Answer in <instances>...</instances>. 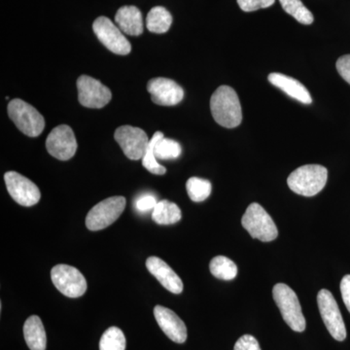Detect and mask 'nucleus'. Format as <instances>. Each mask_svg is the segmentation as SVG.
Returning <instances> with one entry per match:
<instances>
[{"label": "nucleus", "instance_id": "30", "mask_svg": "<svg viewBox=\"0 0 350 350\" xmlns=\"http://www.w3.org/2000/svg\"><path fill=\"white\" fill-rule=\"evenodd\" d=\"M234 350H261V347L253 336L243 335L234 345Z\"/></svg>", "mask_w": 350, "mask_h": 350}, {"label": "nucleus", "instance_id": "12", "mask_svg": "<svg viewBox=\"0 0 350 350\" xmlns=\"http://www.w3.org/2000/svg\"><path fill=\"white\" fill-rule=\"evenodd\" d=\"M7 190L12 199L23 206H32L40 200L41 193L38 186L27 177L16 172L4 174Z\"/></svg>", "mask_w": 350, "mask_h": 350}, {"label": "nucleus", "instance_id": "18", "mask_svg": "<svg viewBox=\"0 0 350 350\" xmlns=\"http://www.w3.org/2000/svg\"><path fill=\"white\" fill-rule=\"evenodd\" d=\"M115 22L124 33L138 36L144 32V20L139 9L135 6H123L117 11Z\"/></svg>", "mask_w": 350, "mask_h": 350}, {"label": "nucleus", "instance_id": "16", "mask_svg": "<svg viewBox=\"0 0 350 350\" xmlns=\"http://www.w3.org/2000/svg\"><path fill=\"white\" fill-rule=\"evenodd\" d=\"M146 268L150 271L151 275L155 276L157 280L172 293L180 294L183 291V282L181 278L160 258L149 257L146 260Z\"/></svg>", "mask_w": 350, "mask_h": 350}, {"label": "nucleus", "instance_id": "2", "mask_svg": "<svg viewBox=\"0 0 350 350\" xmlns=\"http://www.w3.org/2000/svg\"><path fill=\"white\" fill-rule=\"evenodd\" d=\"M328 170L323 165H306L295 170L287 179L289 188L296 194L313 197L325 187Z\"/></svg>", "mask_w": 350, "mask_h": 350}, {"label": "nucleus", "instance_id": "22", "mask_svg": "<svg viewBox=\"0 0 350 350\" xmlns=\"http://www.w3.org/2000/svg\"><path fill=\"white\" fill-rule=\"evenodd\" d=\"M209 269L213 276L221 280H232L238 275L236 262L225 256L214 257L209 264Z\"/></svg>", "mask_w": 350, "mask_h": 350}, {"label": "nucleus", "instance_id": "25", "mask_svg": "<svg viewBox=\"0 0 350 350\" xmlns=\"http://www.w3.org/2000/svg\"><path fill=\"white\" fill-rule=\"evenodd\" d=\"M154 153L157 160H174L181 155L182 147L175 140L163 137L156 142Z\"/></svg>", "mask_w": 350, "mask_h": 350}, {"label": "nucleus", "instance_id": "21", "mask_svg": "<svg viewBox=\"0 0 350 350\" xmlns=\"http://www.w3.org/2000/svg\"><path fill=\"white\" fill-rule=\"evenodd\" d=\"M172 24V16L165 7H154L147 15L146 27L153 33H165L169 31Z\"/></svg>", "mask_w": 350, "mask_h": 350}, {"label": "nucleus", "instance_id": "5", "mask_svg": "<svg viewBox=\"0 0 350 350\" xmlns=\"http://www.w3.org/2000/svg\"><path fill=\"white\" fill-rule=\"evenodd\" d=\"M8 114L16 126L27 137H38L45 128V120L38 110L20 98L9 103Z\"/></svg>", "mask_w": 350, "mask_h": 350}, {"label": "nucleus", "instance_id": "23", "mask_svg": "<svg viewBox=\"0 0 350 350\" xmlns=\"http://www.w3.org/2000/svg\"><path fill=\"white\" fill-rule=\"evenodd\" d=\"M283 10L291 15L299 23L303 25H312L313 23L312 13L308 10L301 0H280Z\"/></svg>", "mask_w": 350, "mask_h": 350}, {"label": "nucleus", "instance_id": "10", "mask_svg": "<svg viewBox=\"0 0 350 350\" xmlns=\"http://www.w3.org/2000/svg\"><path fill=\"white\" fill-rule=\"evenodd\" d=\"M78 100L87 108L105 107L111 100V91L91 76L81 75L77 80Z\"/></svg>", "mask_w": 350, "mask_h": 350}, {"label": "nucleus", "instance_id": "8", "mask_svg": "<svg viewBox=\"0 0 350 350\" xmlns=\"http://www.w3.org/2000/svg\"><path fill=\"white\" fill-rule=\"evenodd\" d=\"M51 278L57 289L68 298H79L86 293V280L75 267L57 265L51 271Z\"/></svg>", "mask_w": 350, "mask_h": 350}, {"label": "nucleus", "instance_id": "6", "mask_svg": "<svg viewBox=\"0 0 350 350\" xmlns=\"http://www.w3.org/2000/svg\"><path fill=\"white\" fill-rule=\"evenodd\" d=\"M126 198L121 196L108 198L94 206L88 213L86 226L90 231H100L113 224L123 213Z\"/></svg>", "mask_w": 350, "mask_h": 350}, {"label": "nucleus", "instance_id": "19", "mask_svg": "<svg viewBox=\"0 0 350 350\" xmlns=\"http://www.w3.org/2000/svg\"><path fill=\"white\" fill-rule=\"evenodd\" d=\"M25 342L31 350H46L47 338L42 321L38 315L29 317L24 325Z\"/></svg>", "mask_w": 350, "mask_h": 350}, {"label": "nucleus", "instance_id": "15", "mask_svg": "<svg viewBox=\"0 0 350 350\" xmlns=\"http://www.w3.org/2000/svg\"><path fill=\"white\" fill-rule=\"evenodd\" d=\"M154 317L163 333L172 342L176 344H184L186 342L187 328L176 313L165 306H157L154 308Z\"/></svg>", "mask_w": 350, "mask_h": 350}, {"label": "nucleus", "instance_id": "14", "mask_svg": "<svg viewBox=\"0 0 350 350\" xmlns=\"http://www.w3.org/2000/svg\"><path fill=\"white\" fill-rule=\"evenodd\" d=\"M147 91L151 94L152 101L161 107H174L184 98L183 89L169 78L151 79L147 84Z\"/></svg>", "mask_w": 350, "mask_h": 350}, {"label": "nucleus", "instance_id": "7", "mask_svg": "<svg viewBox=\"0 0 350 350\" xmlns=\"http://www.w3.org/2000/svg\"><path fill=\"white\" fill-rule=\"evenodd\" d=\"M317 304L322 320L332 337L338 342L347 338V329L337 301L329 290H320L317 295Z\"/></svg>", "mask_w": 350, "mask_h": 350}, {"label": "nucleus", "instance_id": "32", "mask_svg": "<svg viewBox=\"0 0 350 350\" xmlns=\"http://www.w3.org/2000/svg\"><path fill=\"white\" fill-rule=\"evenodd\" d=\"M340 293L347 310L350 312V275L344 276L340 282Z\"/></svg>", "mask_w": 350, "mask_h": 350}, {"label": "nucleus", "instance_id": "27", "mask_svg": "<svg viewBox=\"0 0 350 350\" xmlns=\"http://www.w3.org/2000/svg\"><path fill=\"white\" fill-rule=\"evenodd\" d=\"M126 338L121 329L110 327L100 340V350H125Z\"/></svg>", "mask_w": 350, "mask_h": 350}, {"label": "nucleus", "instance_id": "31", "mask_svg": "<svg viewBox=\"0 0 350 350\" xmlns=\"http://www.w3.org/2000/svg\"><path fill=\"white\" fill-rule=\"evenodd\" d=\"M336 66L340 75L350 85V55L340 57Z\"/></svg>", "mask_w": 350, "mask_h": 350}, {"label": "nucleus", "instance_id": "13", "mask_svg": "<svg viewBox=\"0 0 350 350\" xmlns=\"http://www.w3.org/2000/svg\"><path fill=\"white\" fill-rule=\"evenodd\" d=\"M46 148L50 155L57 160H70L77 150V142L72 129L68 125H61L55 128L48 135Z\"/></svg>", "mask_w": 350, "mask_h": 350}, {"label": "nucleus", "instance_id": "3", "mask_svg": "<svg viewBox=\"0 0 350 350\" xmlns=\"http://www.w3.org/2000/svg\"><path fill=\"white\" fill-rule=\"evenodd\" d=\"M273 296L287 325L299 333L305 331L306 319L301 312L298 296L293 289L284 283H278L273 287Z\"/></svg>", "mask_w": 350, "mask_h": 350}, {"label": "nucleus", "instance_id": "1", "mask_svg": "<svg viewBox=\"0 0 350 350\" xmlns=\"http://www.w3.org/2000/svg\"><path fill=\"white\" fill-rule=\"evenodd\" d=\"M211 109L213 119L224 128H236L243 121L238 94L231 87L223 85L214 92L211 100Z\"/></svg>", "mask_w": 350, "mask_h": 350}, {"label": "nucleus", "instance_id": "4", "mask_svg": "<svg viewBox=\"0 0 350 350\" xmlns=\"http://www.w3.org/2000/svg\"><path fill=\"white\" fill-rule=\"evenodd\" d=\"M243 227L253 239L264 243L275 241L278 237V230L273 218L257 202H253L246 209L241 219Z\"/></svg>", "mask_w": 350, "mask_h": 350}, {"label": "nucleus", "instance_id": "29", "mask_svg": "<svg viewBox=\"0 0 350 350\" xmlns=\"http://www.w3.org/2000/svg\"><path fill=\"white\" fill-rule=\"evenodd\" d=\"M158 204L156 198L153 195H144L140 196L137 200H135V207L139 213H148V211H153L154 208Z\"/></svg>", "mask_w": 350, "mask_h": 350}, {"label": "nucleus", "instance_id": "17", "mask_svg": "<svg viewBox=\"0 0 350 350\" xmlns=\"http://www.w3.org/2000/svg\"><path fill=\"white\" fill-rule=\"evenodd\" d=\"M269 81L282 90L290 98L300 101L304 105H310L312 103L310 92L301 82L289 76L282 75V73H271L269 75Z\"/></svg>", "mask_w": 350, "mask_h": 350}, {"label": "nucleus", "instance_id": "26", "mask_svg": "<svg viewBox=\"0 0 350 350\" xmlns=\"http://www.w3.org/2000/svg\"><path fill=\"white\" fill-rule=\"evenodd\" d=\"M163 137V133L161 131H157L153 137L151 138L149 142L148 147H147L146 152H145L144 158H142V165L148 170L151 174L157 175H163L167 172L165 167L161 165L157 161L155 153H154V148H155L156 142Z\"/></svg>", "mask_w": 350, "mask_h": 350}, {"label": "nucleus", "instance_id": "20", "mask_svg": "<svg viewBox=\"0 0 350 350\" xmlns=\"http://www.w3.org/2000/svg\"><path fill=\"white\" fill-rule=\"evenodd\" d=\"M180 208L174 202L163 200L158 202L152 211V219L159 225H172L181 220Z\"/></svg>", "mask_w": 350, "mask_h": 350}, {"label": "nucleus", "instance_id": "11", "mask_svg": "<svg viewBox=\"0 0 350 350\" xmlns=\"http://www.w3.org/2000/svg\"><path fill=\"white\" fill-rule=\"evenodd\" d=\"M114 138L118 142L124 154L130 160L133 161L144 158L150 142V139L144 130L131 126H120L115 131Z\"/></svg>", "mask_w": 350, "mask_h": 350}, {"label": "nucleus", "instance_id": "9", "mask_svg": "<svg viewBox=\"0 0 350 350\" xmlns=\"http://www.w3.org/2000/svg\"><path fill=\"white\" fill-rule=\"evenodd\" d=\"M93 29L98 40L112 53L122 56L130 54L131 43L111 20L107 17L98 18L94 22Z\"/></svg>", "mask_w": 350, "mask_h": 350}, {"label": "nucleus", "instance_id": "28", "mask_svg": "<svg viewBox=\"0 0 350 350\" xmlns=\"http://www.w3.org/2000/svg\"><path fill=\"white\" fill-rule=\"evenodd\" d=\"M275 2V0H238L239 6L244 12H253L259 9L268 8Z\"/></svg>", "mask_w": 350, "mask_h": 350}, {"label": "nucleus", "instance_id": "24", "mask_svg": "<svg viewBox=\"0 0 350 350\" xmlns=\"http://www.w3.org/2000/svg\"><path fill=\"white\" fill-rule=\"evenodd\" d=\"M186 189H187L189 198L193 202H204L211 196L213 186L206 179L191 177L186 183Z\"/></svg>", "mask_w": 350, "mask_h": 350}]
</instances>
